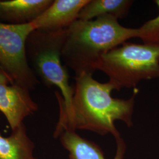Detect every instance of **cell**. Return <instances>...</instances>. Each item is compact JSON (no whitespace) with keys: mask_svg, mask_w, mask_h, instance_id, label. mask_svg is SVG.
Listing matches in <instances>:
<instances>
[{"mask_svg":"<svg viewBox=\"0 0 159 159\" xmlns=\"http://www.w3.org/2000/svg\"><path fill=\"white\" fill-rule=\"evenodd\" d=\"M61 143L70 153V159H106L97 144L79 136L75 131L66 130L60 134ZM117 152L114 159H123L125 146L123 139L116 140Z\"/></svg>","mask_w":159,"mask_h":159,"instance_id":"obj_8","label":"cell"},{"mask_svg":"<svg viewBox=\"0 0 159 159\" xmlns=\"http://www.w3.org/2000/svg\"><path fill=\"white\" fill-rule=\"evenodd\" d=\"M135 37L137 29L123 27L111 16L77 20L66 30L62 59L75 77L93 74L104 54Z\"/></svg>","mask_w":159,"mask_h":159,"instance_id":"obj_2","label":"cell"},{"mask_svg":"<svg viewBox=\"0 0 159 159\" xmlns=\"http://www.w3.org/2000/svg\"><path fill=\"white\" fill-rule=\"evenodd\" d=\"M97 70L116 90L134 88L142 80L159 78V46L125 42L104 54Z\"/></svg>","mask_w":159,"mask_h":159,"instance_id":"obj_3","label":"cell"},{"mask_svg":"<svg viewBox=\"0 0 159 159\" xmlns=\"http://www.w3.org/2000/svg\"><path fill=\"white\" fill-rule=\"evenodd\" d=\"M133 2L132 0H89L81 10L78 20L89 21L103 16L124 18L128 16Z\"/></svg>","mask_w":159,"mask_h":159,"instance_id":"obj_11","label":"cell"},{"mask_svg":"<svg viewBox=\"0 0 159 159\" xmlns=\"http://www.w3.org/2000/svg\"><path fill=\"white\" fill-rule=\"evenodd\" d=\"M38 108L29 90L13 83L0 68V111L6 116L12 130Z\"/></svg>","mask_w":159,"mask_h":159,"instance_id":"obj_6","label":"cell"},{"mask_svg":"<svg viewBox=\"0 0 159 159\" xmlns=\"http://www.w3.org/2000/svg\"><path fill=\"white\" fill-rule=\"evenodd\" d=\"M89 0H55L51 6L31 22L34 31L56 33L65 30L78 20Z\"/></svg>","mask_w":159,"mask_h":159,"instance_id":"obj_7","label":"cell"},{"mask_svg":"<svg viewBox=\"0 0 159 159\" xmlns=\"http://www.w3.org/2000/svg\"><path fill=\"white\" fill-rule=\"evenodd\" d=\"M51 0L0 1V17L21 24L32 22L51 6Z\"/></svg>","mask_w":159,"mask_h":159,"instance_id":"obj_9","label":"cell"},{"mask_svg":"<svg viewBox=\"0 0 159 159\" xmlns=\"http://www.w3.org/2000/svg\"><path fill=\"white\" fill-rule=\"evenodd\" d=\"M154 2L159 8V0H155ZM137 30V37L142 40L143 44L159 46V14L157 17L146 21Z\"/></svg>","mask_w":159,"mask_h":159,"instance_id":"obj_12","label":"cell"},{"mask_svg":"<svg viewBox=\"0 0 159 159\" xmlns=\"http://www.w3.org/2000/svg\"><path fill=\"white\" fill-rule=\"evenodd\" d=\"M34 148L24 123L12 130L8 137L0 134V159H36Z\"/></svg>","mask_w":159,"mask_h":159,"instance_id":"obj_10","label":"cell"},{"mask_svg":"<svg viewBox=\"0 0 159 159\" xmlns=\"http://www.w3.org/2000/svg\"><path fill=\"white\" fill-rule=\"evenodd\" d=\"M71 104L66 110L60 109L54 136L66 130L91 131L100 135L111 134L116 140L121 139L114 122L120 120L128 127L133 125V114L136 93L127 100L113 98L114 85L109 81L100 83L93 74L76 76Z\"/></svg>","mask_w":159,"mask_h":159,"instance_id":"obj_1","label":"cell"},{"mask_svg":"<svg viewBox=\"0 0 159 159\" xmlns=\"http://www.w3.org/2000/svg\"><path fill=\"white\" fill-rule=\"evenodd\" d=\"M34 31L31 23H0V68L13 83L27 90L38 83L26 55V42Z\"/></svg>","mask_w":159,"mask_h":159,"instance_id":"obj_5","label":"cell"},{"mask_svg":"<svg viewBox=\"0 0 159 159\" xmlns=\"http://www.w3.org/2000/svg\"><path fill=\"white\" fill-rule=\"evenodd\" d=\"M66 30L56 33L33 32L34 68L46 85H55L60 90L61 96L56 94L60 109L63 110L70 107L74 94V87L69 84L67 69L61 61Z\"/></svg>","mask_w":159,"mask_h":159,"instance_id":"obj_4","label":"cell"}]
</instances>
